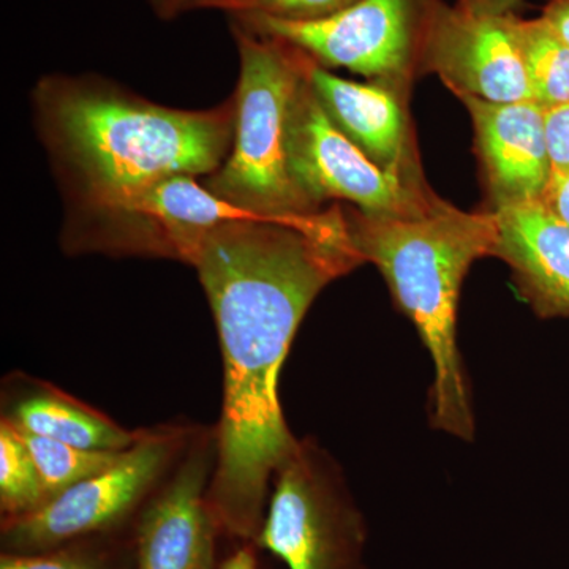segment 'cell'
<instances>
[{
  "label": "cell",
  "mask_w": 569,
  "mask_h": 569,
  "mask_svg": "<svg viewBox=\"0 0 569 569\" xmlns=\"http://www.w3.org/2000/svg\"><path fill=\"white\" fill-rule=\"evenodd\" d=\"M361 263L339 206L293 219L228 220L194 253L190 266L208 296L223 361L209 503L233 537L257 539L269 485L299 445L277 395L296 331L317 296Z\"/></svg>",
  "instance_id": "obj_1"
},
{
  "label": "cell",
  "mask_w": 569,
  "mask_h": 569,
  "mask_svg": "<svg viewBox=\"0 0 569 569\" xmlns=\"http://www.w3.org/2000/svg\"><path fill=\"white\" fill-rule=\"evenodd\" d=\"M32 107L67 204L171 176H211L233 148L234 96L211 110H178L99 74H48Z\"/></svg>",
  "instance_id": "obj_2"
},
{
  "label": "cell",
  "mask_w": 569,
  "mask_h": 569,
  "mask_svg": "<svg viewBox=\"0 0 569 569\" xmlns=\"http://www.w3.org/2000/svg\"><path fill=\"white\" fill-rule=\"evenodd\" d=\"M346 217L356 252L380 269L432 356L433 427L471 440L475 418L458 348V306L470 266L496 252V212H463L440 200L422 216H366L356 209Z\"/></svg>",
  "instance_id": "obj_3"
},
{
  "label": "cell",
  "mask_w": 569,
  "mask_h": 569,
  "mask_svg": "<svg viewBox=\"0 0 569 569\" xmlns=\"http://www.w3.org/2000/svg\"><path fill=\"white\" fill-rule=\"evenodd\" d=\"M233 33L241 61L233 148L203 183L224 203L249 216H312L317 211L296 189L287 164L291 100L312 61L291 44L236 22Z\"/></svg>",
  "instance_id": "obj_4"
},
{
  "label": "cell",
  "mask_w": 569,
  "mask_h": 569,
  "mask_svg": "<svg viewBox=\"0 0 569 569\" xmlns=\"http://www.w3.org/2000/svg\"><path fill=\"white\" fill-rule=\"evenodd\" d=\"M253 217L192 176H171L84 203L67 204L61 246L69 254L168 258L192 263L217 224Z\"/></svg>",
  "instance_id": "obj_5"
},
{
  "label": "cell",
  "mask_w": 569,
  "mask_h": 569,
  "mask_svg": "<svg viewBox=\"0 0 569 569\" xmlns=\"http://www.w3.org/2000/svg\"><path fill=\"white\" fill-rule=\"evenodd\" d=\"M309 70L291 100L287 132L288 173L307 204L318 212L325 201L343 200L378 217L422 216L436 208L440 200L421 181L378 167L337 129L310 84Z\"/></svg>",
  "instance_id": "obj_6"
},
{
  "label": "cell",
  "mask_w": 569,
  "mask_h": 569,
  "mask_svg": "<svg viewBox=\"0 0 569 569\" xmlns=\"http://www.w3.org/2000/svg\"><path fill=\"white\" fill-rule=\"evenodd\" d=\"M193 436V430L179 426L142 430L137 443L112 466L36 511L7 519L3 546L9 553H43L71 539L110 529L162 485Z\"/></svg>",
  "instance_id": "obj_7"
},
{
  "label": "cell",
  "mask_w": 569,
  "mask_h": 569,
  "mask_svg": "<svg viewBox=\"0 0 569 569\" xmlns=\"http://www.w3.org/2000/svg\"><path fill=\"white\" fill-rule=\"evenodd\" d=\"M274 481L258 546L288 569H353L361 519L335 460L313 441H299Z\"/></svg>",
  "instance_id": "obj_8"
},
{
  "label": "cell",
  "mask_w": 569,
  "mask_h": 569,
  "mask_svg": "<svg viewBox=\"0 0 569 569\" xmlns=\"http://www.w3.org/2000/svg\"><path fill=\"white\" fill-rule=\"evenodd\" d=\"M430 0H359L317 21H288L261 13H233V22L274 37L320 67H342L367 78L400 82L419 61Z\"/></svg>",
  "instance_id": "obj_9"
},
{
  "label": "cell",
  "mask_w": 569,
  "mask_h": 569,
  "mask_svg": "<svg viewBox=\"0 0 569 569\" xmlns=\"http://www.w3.org/2000/svg\"><path fill=\"white\" fill-rule=\"evenodd\" d=\"M516 18L430 0L419 48L422 69L436 71L458 97L530 102L533 93L516 39Z\"/></svg>",
  "instance_id": "obj_10"
},
{
  "label": "cell",
  "mask_w": 569,
  "mask_h": 569,
  "mask_svg": "<svg viewBox=\"0 0 569 569\" xmlns=\"http://www.w3.org/2000/svg\"><path fill=\"white\" fill-rule=\"evenodd\" d=\"M217 432H194L189 447L148 503L138 526V569H216L209 485Z\"/></svg>",
  "instance_id": "obj_11"
},
{
  "label": "cell",
  "mask_w": 569,
  "mask_h": 569,
  "mask_svg": "<svg viewBox=\"0 0 569 569\" xmlns=\"http://www.w3.org/2000/svg\"><path fill=\"white\" fill-rule=\"evenodd\" d=\"M459 99L473 121L493 211L541 201L550 179L545 107L533 100L493 103L470 96Z\"/></svg>",
  "instance_id": "obj_12"
},
{
  "label": "cell",
  "mask_w": 569,
  "mask_h": 569,
  "mask_svg": "<svg viewBox=\"0 0 569 569\" xmlns=\"http://www.w3.org/2000/svg\"><path fill=\"white\" fill-rule=\"evenodd\" d=\"M493 257L512 272L519 293L542 318L569 317V224L541 201L496 209Z\"/></svg>",
  "instance_id": "obj_13"
},
{
  "label": "cell",
  "mask_w": 569,
  "mask_h": 569,
  "mask_svg": "<svg viewBox=\"0 0 569 569\" xmlns=\"http://www.w3.org/2000/svg\"><path fill=\"white\" fill-rule=\"evenodd\" d=\"M309 80L337 129L389 173L419 181L408 151L407 122L387 86L348 81L312 62Z\"/></svg>",
  "instance_id": "obj_14"
},
{
  "label": "cell",
  "mask_w": 569,
  "mask_h": 569,
  "mask_svg": "<svg viewBox=\"0 0 569 569\" xmlns=\"http://www.w3.org/2000/svg\"><path fill=\"white\" fill-rule=\"evenodd\" d=\"M3 419L22 433L96 451H126L142 432L123 429L96 408L48 385L22 396Z\"/></svg>",
  "instance_id": "obj_15"
},
{
  "label": "cell",
  "mask_w": 569,
  "mask_h": 569,
  "mask_svg": "<svg viewBox=\"0 0 569 569\" xmlns=\"http://www.w3.org/2000/svg\"><path fill=\"white\" fill-rule=\"evenodd\" d=\"M515 31L535 102L545 108L569 103L568 44L542 18H516Z\"/></svg>",
  "instance_id": "obj_16"
},
{
  "label": "cell",
  "mask_w": 569,
  "mask_h": 569,
  "mask_svg": "<svg viewBox=\"0 0 569 569\" xmlns=\"http://www.w3.org/2000/svg\"><path fill=\"white\" fill-rule=\"evenodd\" d=\"M22 433V432H21ZM39 470L48 500L112 466L123 451H96L22 433Z\"/></svg>",
  "instance_id": "obj_17"
},
{
  "label": "cell",
  "mask_w": 569,
  "mask_h": 569,
  "mask_svg": "<svg viewBox=\"0 0 569 569\" xmlns=\"http://www.w3.org/2000/svg\"><path fill=\"white\" fill-rule=\"evenodd\" d=\"M39 470L20 430L0 422V507L7 519L20 518L47 503Z\"/></svg>",
  "instance_id": "obj_18"
},
{
  "label": "cell",
  "mask_w": 569,
  "mask_h": 569,
  "mask_svg": "<svg viewBox=\"0 0 569 569\" xmlns=\"http://www.w3.org/2000/svg\"><path fill=\"white\" fill-rule=\"evenodd\" d=\"M359 0H261L242 13H261L288 21H317L350 9Z\"/></svg>",
  "instance_id": "obj_19"
},
{
  "label": "cell",
  "mask_w": 569,
  "mask_h": 569,
  "mask_svg": "<svg viewBox=\"0 0 569 569\" xmlns=\"http://www.w3.org/2000/svg\"><path fill=\"white\" fill-rule=\"evenodd\" d=\"M545 130L552 186L569 176V103L545 108Z\"/></svg>",
  "instance_id": "obj_20"
},
{
  "label": "cell",
  "mask_w": 569,
  "mask_h": 569,
  "mask_svg": "<svg viewBox=\"0 0 569 569\" xmlns=\"http://www.w3.org/2000/svg\"><path fill=\"white\" fill-rule=\"evenodd\" d=\"M0 569H103L92 560L70 553H7Z\"/></svg>",
  "instance_id": "obj_21"
},
{
  "label": "cell",
  "mask_w": 569,
  "mask_h": 569,
  "mask_svg": "<svg viewBox=\"0 0 569 569\" xmlns=\"http://www.w3.org/2000/svg\"><path fill=\"white\" fill-rule=\"evenodd\" d=\"M149 6L162 20H173L179 14L194 9H222L233 13H242L254 9L261 0H148Z\"/></svg>",
  "instance_id": "obj_22"
},
{
  "label": "cell",
  "mask_w": 569,
  "mask_h": 569,
  "mask_svg": "<svg viewBox=\"0 0 569 569\" xmlns=\"http://www.w3.org/2000/svg\"><path fill=\"white\" fill-rule=\"evenodd\" d=\"M541 203L545 204L553 216L559 217L561 222L569 224V176L549 186L545 197H542Z\"/></svg>",
  "instance_id": "obj_23"
},
{
  "label": "cell",
  "mask_w": 569,
  "mask_h": 569,
  "mask_svg": "<svg viewBox=\"0 0 569 569\" xmlns=\"http://www.w3.org/2000/svg\"><path fill=\"white\" fill-rule=\"evenodd\" d=\"M541 18L569 47V0H550Z\"/></svg>",
  "instance_id": "obj_24"
},
{
  "label": "cell",
  "mask_w": 569,
  "mask_h": 569,
  "mask_svg": "<svg viewBox=\"0 0 569 569\" xmlns=\"http://www.w3.org/2000/svg\"><path fill=\"white\" fill-rule=\"evenodd\" d=\"M459 2L479 13L493 14L515 13L522 7V0H459Z\"/></svg>",
  "instance_id": "obj_25"
},
{
  "label": "cell",
  "mask_w": 569,
  "mask_h": 569,
  "mask_svg": "<svg viewBox=\"0 0 569 569\" xmlns=\"http://www.w3.org/2000/svg\"><path fill=\"white\" fill-rule=\"evenodd\" d=\"M222 569H257L252 550H239V552H236L234 556L223 565Z\"/></svg>",
  "instance_id": "obj_26"
}]
</instances>
